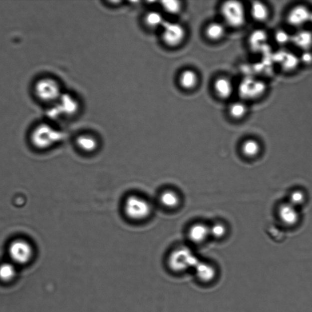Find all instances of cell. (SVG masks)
I'll return each instance as SVG.
<instances>
[{
    "label": "cell",
    "instance_id": "obj_21",
    "mask_svg": "<svg viewBox=\"0 0 312 312\" xmlns=\"http://www.w3.org/2000/svg\"><path fill=\"white\" fill-rule=\"evenodd\" d=\"M145 25L151 29L162 28L165 23L164 16L157 11H151L145 16Z\"/></svg>",
    "mask_w": 312,
    "mask_h": 312
},
{
    "label": "cell",
    "instance_id": "obj_6",
    "mask_svg": "<svg viewBox=\"0 0 312 312\" xmlns=\"http://www.w3.org/2000/svg\"><path fill=\"white\" fill-rule=\"evenodd\" d=\"M78 108V102L75 98L70 94L63 92L56 103L48 107V117L55 120L62 116L72 115Z\"/></svg>",
    "mask_w": 312,
    "mask_h": 312
},
{
    "label": "cell",
    "instance_id": "obj_24",
    "mask_svg": "<svg viewBox=\"0 0 312 312\" xmlns=\"http://www.w3.org/2000/svg\"><path fill=\"white\" fill-rule=\"evenodd\" d=\"M16 270L13 265L4 263L0 265V279L2 281H9L15 277Z\"/></svg>",
    "mask_w": 312,
    "mask_h": 312
},
{
    "label": "cell",
    "instance_id": "obj_12",
    "mask_svg": "<svg viewBox=\"0 0 312 312\" xmlns=\"http://www.w3.org/2000/svg\"><path fill=\"white\" fill-rule=\"evenodd\" d=\"M159 202L165 209L175 210L177 209L181 202V199L179 193L172 189L163 190L159 196Z\"/></svg>",
    "mask_w": 312,
    "mask_h": 312
},
{
    "label": "cell",
    "instance_id": "obj_23",
    "mask_svg": "<svg viewBox=\"0 0 312 312\" xmlns=\"http://www.w3.org/2000/svg\"><path fill=\"white\" fill-rule=\"evenodd\" d=\"M247 106L241 101L234 102L229 107V114L234 119H242L247 114Z\"/></svg>",
    "mask_w": 312,
    "mask_h": 312
},
{
    "label": "cell",
    "instance_id": "obj_18",
    "mask_svg": "<svg viewBox=\"0 0 312 312\" xmlns=\"http://www.w3.org/2000/svg\"><path fill=\"white\" fill-rule=\"evenodd\" d=\"M291 42L300 49L309 51L312 46V33L308 30L300 29L292 35Z\"/></svg>",
    "mask_w": 312,
    "mask_h": 312
},
{
    "label": "cell",
    "instance_id": "obj_3",
    "mask_svg": "<svg viewBox=\"0 0 312 312\" xmlns=\"http://www.w3.org/2000/svg\"><path fill=\"white\" fill-rule=\"evenodd\" d=\"M123 211L127 219L133 222H143L151 216L153 209L150 201L142 196L132 194L123 204Z\"/></svg>",
    "mask_w": 312,
    "mask_h": 312
},
{
    "label": "cell",
    "instance_id": "obj_7",
    "mask_svg": "<svg viewBox=\"0 0 312 312\" xmlns=\"http://www.w3.org/2000/svg\"><path fill=\"white\" fill-rule=\"evenodd\" d=\"M161 29L163 42L170 48L181 45L186 38V29L180 23L165 21Z\"/></svg>",
    "mask_w": 312,
    "mask_h": 312
},
{
    "label": "cell",
    "instance_id": "obj_17",
    "mask_svg": "<svg viewBox=\"0 0 312 312\" xmlns=\"http://www.w3.org/2000/svg\"><path fill=\"white\" fill-rule=\"evenodd\" d=\"M195 269L198 280L204 283H211L216 278V270L211 264L198 262Z\"/></svg>",
    "mask_w": 312,
    "mask_h": 312
},
{
    "label": "cell",
    "instance_id": "obj_8",
    "mask_svg": "<svg viewBox=\"0 0 312 312\" xmlns=\"http://www.w3.org/2000/svg\"><path fill=\"white\" fill-rule=\"evenodd\" d=\"M10 258L18 264L27 263L33 255L31 245L24 240H16L11 243L9 247Z\"/></svg>",
    "mask_w": 312,
    "mask_h": 312
},
{
    "label": "cell",
    "instance_id": "obj_14",
    "mask_svg": "<svg viewBox=\"0 0 312 312\" xmlns=\"http://www.w3.org/2000/svg\"><path fill=\"white\" fill-rule=\"evenodd\" d=\"M240 90L243 95H246L247 97H258L266 90V84L256 79H246L242 82Z\"/></svg>",
    "mask_w": 312,
    "mask_h": 312
},
{
    "label": "cell",
    "instance_id": "obj_28",
    "mask_svg": "<svg viewBox=\"0 0 312 312\" xmlns=\"http://www.w3.org/2000/svg\"><path fill=\"white\" fill-rule=\"evenodd\" d=\"M300 61L299 58L295 56L294 54L290 53L287 54V56L284 58L283 64L285 68L291 70V69L296 68Z\"/></svg>",
    "mask_w": 312,
    "mask_h": 312
},
{
    "label": "cell",
    "instance_id": "obj_11",
    "mask_svg": "<svg viewBox=\"0 0 312 312\" xmlns=\"http://www.w3.org/2000/svg\"><path fill=\"white\" fill-rule=\"evenodd\" d=\"M76 145L79 150L84 153H95L99 147V142L97 138L90 134H82L76 137Z\"/></svg>",
    "mask_w": 312,
    "mask_h": 312
},
{
    "label": "cell",
    "instance_id": "obj_5",
    "mask_svg": "<svg viewBox=\"0 0 312 312\" xmlns=\"http://www.w3.org/2000/svg\"><path fill=\"white\" fill-rule=\"evenodd\" d=\"M198 261L193 254L186 248H178L170 253L168 258L170 269L175 272L181 273L195 267Z\"/></svg>",
    "mask_w": 312,
    "mask_h": 312
},
{
    "label": "cell",
    "instance_id": "obj_25",
    "mask_svg": "<svg viewBox=\"0 0 312 312\" xmlns=\"http://www.w3.org/2000/svg\"><path fill=\"white\" fill-rule=\"evenodd\" d=\"M162 9L165 12L170 14L176 15L181 12L182 10V2L176 0H170V1H163L161 2Z\"/></svg>",
    "mask_w": 312,
    "mask_h": 312
},
{
    "label": "cell",
    "instance_id": "obj_32",
    "mask_svg": "<svg viewBox=\"0 0 312 312\" xmlns=\"http://www.w3.org/2000/svg\"><path fill=\"white\" fill-rule=\"evenodd\" d=\"M309 21H311L312 23V12L311 13L310 20H309Z\"/></svg>",
    "mask_w": 312,
    "mask_h": 312
},
{
    "label": "cell",
    "instance_id": "obj_1",
    "mask_svg": "<svg viewBox=\"0 0 312 312\" xmlns=\"http://www.w3.org/2000/svg\"><path fill=\"white\" fill-rule=\"evenodd\" d=\"M32 91L35 99L48 107L56 103L63 93L59 80L49 75L35 80Z\"/></svg>",
    "mask_w": 312,
    "mask_h": 312
},
{
    "label": "cell",
    "instance_id": "obj_29",
    "mask_svg": "<svg viewBox=\"0 0 312 312\" xmlns=\"http://www.w3.org/2000/svg\"><path fill=\"white\" fill-rule=\"evenodd\" d=\"M275 39L280 45H286L292 41V36L285 30L280 29L276 32Z\"/></svg>",
    "mask_w": 312,
    "mask_h": 312
},
{
    "label": "cell",
    "instance_id": "obj_26",
    "mask_svg": "<svg viewBox=\"0 0 312 312\" xmlns=\"http://www.w3.org/2000/svg\"><path fill=\"white\" fill-rule=\"evenodd\" d=\"M210 236L214 238L221 239L225 236L226 233V227L222 223H216L209 227Z\"/></svg>",
    "mask_w": 312,
    "mask_h": 312
},
{
    "label": "cell",
    "instance_id": "obj_19",
    "mask_svg": "<svg viewBox=\"0 0 312 312\" xmlns=\"http://www.w3.org/2000/svg\"><path fill=\"white\" fill-rule=\"evenodd\" d=\"M225 26L220 22L214 21L209 23L205 29L207 38L212 41H219L225 36Z\"/></svg>",
    "mask_w": 312,
    "mask_h": 312
},
{
    "label": "cell",
    "instance_id": "obj_30",
    "mask_svg": "<svg viewBox=\"0 0 312 312\" xmlns=\"http://www.w3.org/2000/svg\"><path fill=\"white\" fill-rule=\"evenodd\" d=\"M266 39V35L264 32H255L251 36V43L253 45H258L259 42H263Z\"/></svg>",
    "mask_w": 312,
    "mask_h": 312
},
{
    "label": "cell",
    "instance_id": "obj_10",
    "mask_svg": "<svg viewBox=\"0 0 312 312\" xmlns=\"http://www.w3.org/2000/svg\"><path fill=\"white\" fill-rule=\"evenodd\" d=\"M278 215L281 222L286 226H294L300 219L297 208L289 203L281 204L278 210Z\"/></svg>",
    "mask_w": 312,
    "mask_h": 312
},
{
    "label": "cell",
    "instance_id": "obj_22",
    "mask_svg": "<svg viewBox=\"0 0 312 312\" xmlns=\"http://www.w3.org/2000/svg\"><path fill=\"white\" fill-rule=\"evenodd\" d=\"M243 154L247 157H255L261 151V146L258 141L250 139L245 140L242 146Z\"/></svg>",
    "mask_w": 312,
    "mask_h": 312
},
{
    "label": "cell",
    "instance_id": "obj_9",
    "mask_svg": "<svg viewBox=\"0 0 312 312\" xmlns=\"http://www.w3.org/2000/svg\"><path fill=\"white\" fill-rule=\"evenodd\" d=\"M311 13V11L305 5H297L289 11L287 21L292 26L302 27L310 20Z\"/></svg>",
    "mask_w": 312,
    "mask_h": 312
},
{
    "label": "cell",
    "instance_id": "obj_4",
    "mask_svg": "<svg viewBox=\"0 0 312 312\" xmlns=\"http://www.w3.org/2000/svg\"><path fill=\"white\" fill-rule=\"evenodd\" d=\"M220 10L224 20L229 26L237 28L244 25L246 10L241 2L234 0L224 2Z\"/></svg>",
    "mask_w": 312,
    "mask_h": 312
},
{
    "label": "cell",
    "instance_id": "obj_20",
    "mask_svg": "<svg viewBox=\"0 0 312 312\" xmlns=\"http://www.w3.org/2000/svg\"><path fill=\"white\" fill-rule=\"evenodd\" d=\"M251 14L255 20L258 21H266L269 16V9L264 2L254 1L251 5Z\"/></svg>",
    "mask_w": 312,
    "mask_h": 312
},
{
    "label": "cell",
    "instance_id": "obj_27",
    "mask_svg": "<svg viewBox=\"0 0 312 312\" xmlns=\"http://www.w3.org/2000/svg\"><path fill=\"white\" fill-rule=\"evenodd\" d=\"M305 195L301 190H295L293 192L289 198V203L298 208V206L302 205L305 201Z\"/></svg>",
    "mask_w": 312,
    "mask_h": 312
},
{
    "label": "cell",
    "instance_id": "obj_13",
    "mask_svg": "<svg viewBox=\"0 0 312 312\" xmlns=\"http://www.w3.org/2000/svg\"><path fill=\"white\" fill-rule=\"evenodd\" d=\"M210 236L209 227L203 223L193 224L187 231V236L193 244H200Z\"/></svg>",
    "mask_w": 312,
    "mask_h": 312
},
{
    "label": "cell",
    "instance_id": "obj_2",
    "mask_svg": "<svg viewBox=\"0 0 312 312\" xmlns=\"http://www.w3.org/2000/svg\"><path fill=\"white\" fill-rule=\"evenodd\" d=\"M62 139L61 132L48 121L37 124L30 134V140L32 145L39 150L51 148Z\"/></svg>",
    "mask_w": 312,
    "mask_h": 312
},
{
    "label": "cell",
    "instance_id": "obj_31",
    "mask_svg": "<svg viewBox=\"0 0 312 312\" xmlns=\"http://www.w3.org/2000/svg\"><path fill=\"white\" fill-rule=\"evenodd\" d=\"M300 59L305 64H311L312 63V52H309V51H305L303 52Z\"/></svg>",
    "mask_w": 312,
    "mask_h": 312
},
{
    "label": "cell",
    "instance_id": "obj_15",
    "mask_svg": "<svg viewBox=\"0 0 312 312\" xmlns=\"http://www.w3.org/2000/svg\"><path fill=\"white\" fill-rule=\"evenodd\" d=\"M215 93L221 99H228L233 95V84L231 80L226 77H220L215 79L214 83Z\"/></svg>",
    "mask_w": 312,
    "mask_h": 312
},
{
    "label": "cell",
    "instance_id": "obj_16",
    "mask_svg": "<svg viewBox=\"0 0 312 312\" xmlns=\"http://www.w3.org/2000/svg\"><path fill=\"white\" fill-rule=\"evenodd\" d=\"M199 81L198 74L191 69H186L179 74L178 82L182 89L187 90L194 89Z\"/></svg>",
    "mask_w": 312,
    "mask_h": 312
}]
</instances>
